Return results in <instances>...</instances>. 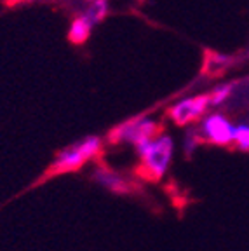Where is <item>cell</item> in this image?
I'll return each mask as SVG.
<instances>
[{
  "instance_id": "obj_10",
  "label": "cell",
  "mask_w": 249,
  "mask_h": 251,
  "mask_svg": "<svg viewBox=\"0 0 249 251\" xmlns=\"http://www.w3.org/2000/svg\"><path fill=\"white\" fill-rule=\"evenodd\" d=\"M234 145L242 152H249V124L242 122V124H235V138Z\"/></svg>"
},
{
  "instance_id": "obj_6",
  "label": "cell",
  "mask_w": 249,
  "mask_h": 251,
  "mask_svg": "<svg viewBox=\"0 0 249 251\" xmlns=\"http://www.w3.org/2000/svg\"><path fill=\"white\" fill-rule=\"evenodd\" d=\"M94 180L101 185L103 188L112 190V192H129V188H131V183L122 175H119L117 171H113V169L100 168L94 173Z\"/></svg>"
},
{
  "instance_id": "obj_4",
  "label": "cell",
  "mask_w": 249,
  "mask_h": 251,
  "mask_svg": "<svg viewBox=\"0 0 249 251\" xmlns=\"http://www.w3.org/2000/svg\"><path fill=\"white\" fill-rule=\"evenodd\" d=\"M199 138L216 147L234 145L235 124L222 112H207L199 121Z\"/></svg>"
},
{
  "instance_id": "obj_5",
  "label": "cell",
  "mask_w": 249,
  "mask_h": 251,
  "mask_svg": "<svg viewBox=\"0 0 249 251\" xmlns=\"http://www.w3.org/2000/svg\"><path fill=\"white\" fill-rule=\"evenodd\" d=\"M211 103L209 94H194L181 98L179 101L173 103L168 108V119L178 127H187V126L199 122L207 114Z\"/></svg>"
},
{
  "instance_id": "obj_2",
  "label": "cell",
  "mask_w": 249,
  "mask_h": 251,
  "mask_svg": "<svg viewBox=\"0 0 249 251\" xmlns=\"http://www.w3.org/2000/svg\"><path fill=\"white\" fill-rule=\"evenodd\" d=\"M103 150V141L100 136H87L74 145L66 147L56 155L49 168V175H63V173L77 171L84 164L98 157Z\"/></svg>"
},
{
  "instance_id": "obj_7",
  "label": "cell",
  "mask_w": 249,
  "mask_h": 251,
  "mask_svg": "<svg viewBox=\"0 0 249 251\" xmlns=\"http://www.w3.org/2000/svg\"><path fill=\"white\" fill-rule=\"evenodd\" d=\"M94 23L87 18L84 12L77 18H74L68 28V40H70L74 46H82L84 42H87V39L93 33Z\"/></svg>"
},
{
  "instance_id": "obj_3",
  "label": "cell",
  "mask_w": 249,
  "mask_h": 251,
  "mask_svg": "<svg viewBox=\"0 0 249 251\" xmlns=\"http://www.w3.org/2000/svg\"><path fill=\"white\" fill-rule=\"evenodd\" d=\"M160 133V124L155 119L148 115H140V117L129 119V121L119 124L113 127L112 133L108 134V140L115 145L119 143H127V145H141L145 141L152 140L153 136Z\"/></svg>"
},
{
  "instance_id": "obj_1",
  "label": "cell",
  "mask_w": 249,
  "mask_h": 251,
  "mask_svg": "<svg viewBox=\"0 0 249 251\" xmlns=\"http://www.w3.org/2000/svg\"><path fill=\"white\" fill-rule=\"evenodd\" d=\"M140 155V175L145 180L159 181L168 175L174 159V140L171 134L159 133L152 140L136 147Z\"/></svg>"
},
{
  "instance_id": "obj_11",
  "label": "cell",
  "mask_w": 249,
  "mask_h": 251,
  "mask_svg": "<svg viewBox=\"0 0 249 251\" xmlns=\"http://www.w3.org/2000/svg\"><path fill=\"white\" fill-rule=\"evenodd\" d=\"M84 2H87V4H91V2H94V0H84Z\"/></svg>"
},
{
  "instance_id": "obj_8",
  "label": "cell",
  "mask_w": 249,
  "mask_h": 251,
  "mask_svg": "<svg viewBox=\"0 0 249 251\" xmlns=\"http://www.w3.org/2000/svg\"><path fill=\"white\" fill-rule=\"evenodd\" d=\"M108 11H110L108 0H94V2L89 4V7L86 9L84 14H86L94 25H98V23H101L106 16H108Z\"/></svg>"
},
{
  "instance_id": "obj_9",
  "label": "cell",
  "mask_w": 249,
  "mask_h": 251,
  "mask_svg": "<svg viewBox=\"0 0 249 251\" xmlns=\"http://www.w3.org/2000/svg\"><path fill=\"white\" fill-rule=\"evenodd\" d=\"M232 84H222V86H216L213 91L209 93V103L211 106H214V108H218V106H222L223 103L226 101V100L232 96Z\"/></svg>"
}]
</instances>
